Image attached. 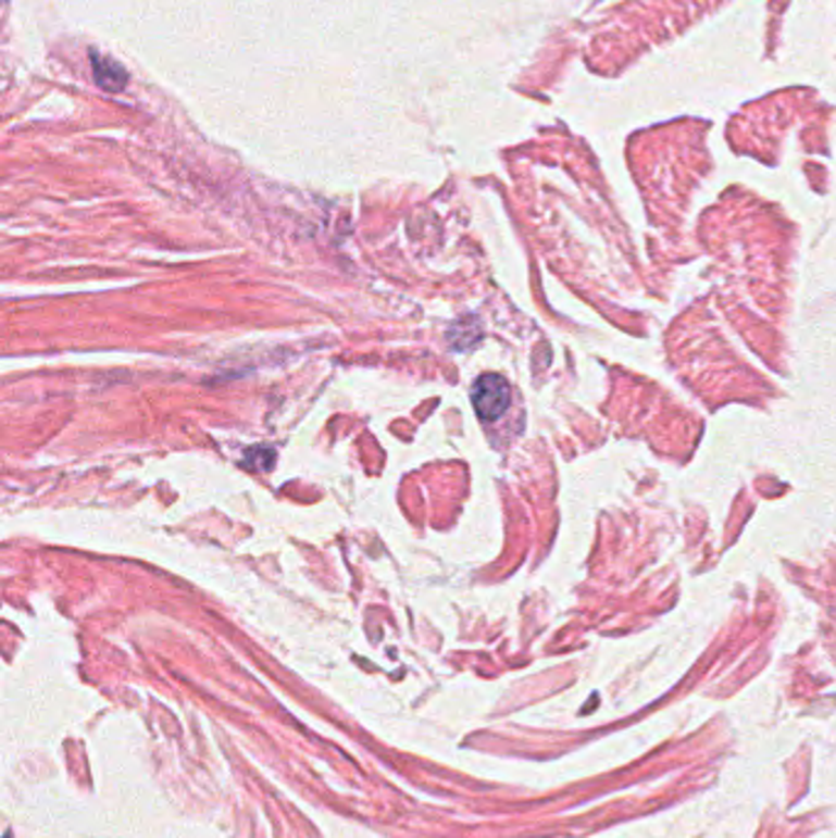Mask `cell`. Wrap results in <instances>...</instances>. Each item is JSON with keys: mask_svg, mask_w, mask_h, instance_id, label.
<instances>
[{"mask_svg": "<svg viewBox=\"0 0 836 838\" xmlns=\"http://www.w3.org/2000/svg\"><path fill=\"white\" fill-rule=\"evenodd\" d=\"M471 402L478 417L494 422L511 408V385L501 375H482L471 388Z\"/></svg>", "mask_w": 836, "mask_h": 838, "instance_id": "1", "label": "cell"}, {"mask_svg": "<svg viewBox=\"0 0 836 838\" xmlns=\"http://www.w3.org/2000/svg\"><path fill=\"white\" fill-rule=\"evenodd\" d=\"M91 66H93L96 84H99L103 91L118 93V91L126 89L128 74H126V70H123L118 62H113V60H109V57L93 52L91 54Z\"/></svg>", "mask_w": 836, "mask_h": 838, "instance_id": "2", "label": "cell"}]
</instances>
